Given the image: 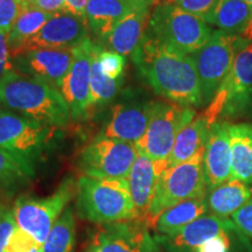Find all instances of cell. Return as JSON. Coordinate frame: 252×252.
I'll return each mask as SVG.
<instances>
[{
	"mask_svg": "<svg viewBox=\"0 0 252 252\" xmlns=\"http://www.w3.org/2000/svg\"><path fill=\"white\" fill-rule=\"evenodd\" d=\"M243 1H245L247 4H249L250 6H252V0H243Z\"/></svg>",
	"mask_w": 252,
	"mask_h": 252,
	"instance_id": "ee69618b",
	"label": "cell"
},
{
	"mask_svg": "<svg viewBox=\"0 0 252 252\" xmlns=\"http://www.w3.org/2000/svg\"><path fill=\"white\" fill-rule=\"evenodd\" d=\"M231 150V176L247 185L252 184V124H229Z\"/></svg>",
	"mask_w": 252,
	"mask_h": 252,
	"instance_id": "cb8c5ba5",
	"label": "cell"
},
{
	"mask_svg": "<svg viewBox=\"0 0 252 252\" xmlns=\"http://www.w3.org/2000/svg\"><path fill=\"white\" fill-rule=\"evenodd\" d=\"M0 105L48 126L62 127L71 118L58 88L15 70L0 78Z\"/></svg>",
	"mask_w": 252,
	"mask_h": 252,
	"instance_id": "7a4b0ae2",
	"label": "cell"
},
{
	"mask_svg": "<svg viewBox=\"0 0 252 252\" xmlns=\"http://www.w3.org/2000/svg\"><path fill=\"white\" fill-rule=\"evenodd\" d=\"M147 225L139 220L100 224L91 235L87 252H156Z\"/></svg>",
	"mask_w": 252,
	"mask_h": 252,
	"instance_id": "7c38bea8",
	"label": "cell"
},
{
	"mask_svg": "<svg viewBox=\"0 0 252 252\" xmlns=\"http://www.w3.org/2000/svg\"><path fill=\"white\" fill-rule=\"evenodd\" d=\"M230 245L229 234H223L207 241L194 252H229Z\"/></svg>",
	"mask_w": 252,
	"mask_h": 252,
	"instance_id": "f35d334b",
	"label": "cell"
},
{
	"mask_svg": "<svg viewBox=\"0 0 252 252\" xmlns=\"http://www.w3.org/2000/svg\"><path fill=\"white\" fill-rule=\"evenodd\" d=\"M252 21V6L243 0H220L206 23L219 31L244 37Z\"/></svg>",
	"mask_w": 252,
	"mask_h": 252,
	"instance_id": "d4e9b609",
	"label": "cell"
},
{
	"mask_svg": "<svg viewBox=\"0 0 252 252\" xmlns=\"http://www.w3.org/2000/svg\"><path fill=\"white\" fill-rule=\"evenodd\" d=\"M74 60V49H35L24 53L13 60L21 74L40 78L60 88L67 76Z\"/></svg>",
	"mask_w": 252,
	"mask_h": 252,
	"instance_id": "2e32d148",
	"label": "cell"
},
{
	"mask_svg": "<svg viewBox=\"0 0 252 252\" xmlns=\"http://www.w3.org/2000/svg\"><path fill=\"white\" fill-rule=\"evenodd\" d=\"M4 208H6V207L4 206V203H2L1 201H0V209H4Z\"/></svg>",
	"mask_w": 252,
	"mask_h": 252,
	"instance_id": "f6af8a7d",
	"label": "cell"
},
{
	"mask_svg": "<svg viewBox=\"0 0 252 252\" xmlns=\"http://www.w3.org/2000/svg\"><path fill=\"white\" fill-rule=\"evenodd\" d=\"M145 7L152 6L145 0H89L87 21L90 31L100 41L127 15Z\"/></svg>",
	"mask_w": 252,
	"mask_h": 252,
	"instance_id": "ffe728a7",
	"label": "cell"
},
{
	"mask_svg": "<svg viewBox=\"0 0 252 252\" xmlns=\"http://www.w3.org/2000/svg\"><path fill=\"white\" fill-rule=\"evenodd\" d=\"M206 214H208L207 195L185 201L167 209L158 219L154 229L159 236H171Z\"/></svg>",
	"mask_w": 252,
	"mask_h": 252,
	"instance_id": "484cf974",
	"label": "cell"
},
{
	"mask_svg": "<svg viewBox=\"0 0 252 252\" xmlns=\"http://www.w3.org/2000/svg\"><path fill=\"white\" fill-rule=\"evenodd\" d=\"M165 169V167L157 165L138 151V156L127 176V182L133 201L135 220H141L145 224L156 193L158 180Z\"/></svg>",
	"mask_w": 252,
	"mask_h": 252,
	"instance_id": "d6986e66",
	"label": "cell"
},
{
	"mask_svg": "<svg viewBox=\"0 0 252 252\" xmlns=\"http://www.w3.org/2000/svg\"><path fill=\"white\" fill-rule=\"evenodd\" d=\"M237 230L230 219L206 214L171 236H158L157 239L168 252H194L207 241Z\"/></svg>",
	"mask_w": 252,
	"mask_h": 252,
	"instance_id": "e0dca14e",
	"label": "cell"
},
{
	"mask_svg": "<svg viewBox=\"0 0 252 252\" xmlns=\"http://www.w3.org/2000/svg\"><path fill=\"white\" fill-rule=\"evenodd\" d=\"M196 117L193 108L175 103L153 102L149 126L135 147L154 163L168 168L167 161L179 132Z\"/></svg>",
	"mask_w": 252,
	"mask_h": 252,
	"instance_id": "8992f818",
	"label": "cell"
},
{
	"mask_svg": "<svg viewBox=\"0 0 252 252\" xmlns=\"http://www.w3.org/2000/svg\"><path fill=\"white\" fill-rule=\"evenodd\" d=\"M21 8H35L50 14L65 12V0H21Z\"/></svg>",
	"mask_w": 252,
	"mask_h": 252,
	"instance_id": "8d00e7d4",
	"label": "cell"
},
{
	"mask_svg": "<svg viewBox=\"0 0 252 252\" xmlns=\"http://www.w3.org/2000/svg\"><path fill=\"white\" fill-rule=\"evenodd\" d=\"M147 31L175 52L191 55L207 43L213 34L203 19L161 0L151 12Z\"/></svg>",
	"mask_w": 252,
	"mask_h": 252,
	"instance_id": "277c9868",
	"label": "cell"
},
{
	"mask_svg": "<svg viewBox=\"0 0 252 252\" xmlns=\"http://www.w3.org/2000/svg\"><path fill=\"white\" fill-rule=\"evenodd\" d=\"M131 58L154 93L186 108L203 106L200 81L190 55L171 49L146 30Z\"/></svg>",
	"mask_w": 252,
	"mask_h": 252,
	"instance_id": "6da1fadb",
	"label": "cell"
},
{
	"mask_svg": "<svg viewBox=\"0 0 252 252\" xmlns=\"http://www.w3.org/2000/svg\"><path fill=\"white\" fill-rule=\"evenodd\" d=\"M75 191L76 184L71 176H68L49 196H19L12 209L18 228L30 234L37 244L43 245L50 229L68 207Z\"/></svg>",
	"mask_w": 252,
	"mask_h": 252,
	"instance_id": "ba28073f",
	"label": "cell"
},
{
	"mask_svg": "<svg viewBox=\"0 0 252 252\" xmlns=\"http://www.w3.org/2000/svg\"><path fill=\"white\" fill-rule=\"evenodd\" d=\"M54 14L35 8H21L13 28L8 34V47L12 61L21 54L25 45L48 23Z\"/></svg>",
	"mask_w": 252,
	"mask_h": 252,
	"instance_id": "4316f807",
	"label": "cell"
},
{
	"mask_svg": "<svg viewBox=\"0 0 252 252\" xmlns=\"http://www.w3.org/2000/svg\"><path fill=\"white\" fill-rule=\"evenodd\" d=\"M138 150L134 144L97 137L81 151L78 168L93 179H127Z\"/></svg>",
	"mask_w": 252,
	"mask_h": 252,
	"instance_id": "30bf717a",
	"label": "cell"
},
{
	"mask_svg": "<svg viewBox=\"0 0 252 252\" xmlns=\"http://www.w3.org/2000/svg\"><path fill=\"white\" fill-rule=\"evenodd\" d=\"M252 105V40H247L236 53L234 64L203 116L210 125L220 117L242 115Z\"/></svg>",
	"mask_w": 252,
	"mask_h": 252,
	"instance_id": "52a82bcc",
	"label": "cell"
},
{
	"mask_svg": "<svg viewBox=\"0 0 252 252\" xmlns=\"http://www.w3.org/2000/svg\"><path fill=\"white\" fill-rule=\"evenodd\" d=\"M244 39H247V40H252V21H251L250 27H249V30L247 31V33H245Z\"/></svg>",
	"mask_w": 252,
	"mask_h": 252,
	"instance_id": "60d3db41",
	"label": "cell"
},
{
	"mask_svg": "<svg viewBox=\"0 0 252 252\" xmlns=\"http://www.w3.org/2000/svg\"><path fill=\"white\" fill-rule=\"evenodd\" d=\"M244 41V37L216 30L206 45L190 55L200 81L203 105L212 103L231 70L236 53Z\"/></svg>",
	"mask_w": 252,
	"mask_h": 252,
	"instance_id": "9c48e42d",
	"label": "cell"
},
{
	"mask_svg": "<svg viewBox=\"0 0 252 252\" xmlns=\"http://www.w3.org/2000/svg\"><path fill=\"white\" fill-rule=\"evenodd\" d=\"M151 8L145 7L127 15L98 43L121 55H132L140 45L149 27Z\"/></svg>",
	"mask_w": 252,
	"mask_h": 252,
	"instance_id": "44dd1931",
	"label": "cell"
},
{
	"mask_svg": "<svg viewBox=\"0 0 252 252\" xmlns=\"http://www.w3.org/2000/svg\"><path fill=\"white\" fill-rule=\"evenodd\" d=\"M145 1H146L150 6H152V7H154V6H156L157 4H159V2L161 1V0H145Z\"/></svg>",
	"mask_w": 252,
	"mask_h": 252,
	"instance_id": "b9f144b4",
	"label": "cell"
},
{
	"mask_svg": "<svg viewBox=\"0 0 252 252\" xmlns=\"http://www.w3.org/2000/svg\"><path fill=\"white\" fill-rule=\"evenodd\" d=\"M212 126L203 115L195 117L179 132L167 165L173 167L188 161L204 151Z\"/></svg>",
	"mask_w": 252,
	"mask_h": 252,
	"instance_id": "603a6c76",
	"label": "cell"
},
{
	"mask_svg": "<svg viewBox=\"0 0 252 252\" xmlns=\"http://www.w3.org/2000/svg\"><path fill=\"white\" fill-rule=\"evenodd\" d=\"M30 252H43V251H42V245L37 244L36 247H34Z\"/></svg>",
	"mask_w": 252,
	"mask_h": 252,
	"instance_id": "7bdbcfd3",
	"label": "cell"
},
{
	"mask_svg": "<svg viewBox=\"0 0 252 252\" xmlns=\"http://www.w3.org/2000/svg\"><path fill=\"white\" fill-rule=\"evenodd\" d=\"M21 12V0H0V31L9 34Z\"/></svg>",
	"mask_w": 252,
	"mask_h": 252,
	"instance_id": "d6a6232c",
	"label": "cell"
},
{
	"mask_svg": "<svg viewBox=\"0 0 252 252\" xmlns=\"http://www.w3.org/2000/svg\"><path fill=\"white\" fill-rule=\"evenodd\" d=\"M167 1L172 2L188 13L196 15L207 21V19L212 15L214 9L216 8L220 0H167Z\"/></svg>",
	"mask_w": 252,
	"mask_h": 252,
	"instance_id": "1f68e13d",
	"label": "cell"
},
{
	"mask_svg": "<svg viewBox=\"0 0 252 252\" xmlns=\"http://www.w3.org/2000/svg\"><path fill=\"white\" fill-rule=\"evenodd\" d=\"M207 189L217 187L231 178V150L228 123L217 122L212 126L203 154Z\"/></svg>",
	"mask_w": 252,
	"mask_h": 252,
	"instance_id": "ac0fdd59",
	"label": "cell"
},
{
	"mask_svg": "<svg viewBox=\"0 0 252 252\" xmlns=\"http://www.w3.org/2000/svg\"><path fill=\"white\" fill-rule=\"evenodd\" d=\"M153 102L127 100L112 109L109 121L103 126L99 137L137 144L149 126Z\"/></svg>",
	"mask_w": 252,
	"mask_h": 252,
	"instance_id": "9a60e30c",
	"label": "cell"
},
{
	"mask_svg": "<svg viewBox=\"0 0 252 252\" xmlns=\"http://www.w3.org/2000/svg\"><path fill=\"white\" fill-rule=\"evenodd\" d=\"M13 70V61L8 47V34L0 31V78Z\"/></svg>",
	"mask_w": 252,
	"mask_h": 252,
	"instance_id": "74e56055",
	"label": "cell"
},
{
	"mask_svg": "<svg viewBox=\"0 0 252 252\" xmlns=\"http://www.w3.org/2000/svg\"><path fill=\"white\" fill-rule=\"evenodd\" d=\"M89 0H65V12L87 19V5Z\"/></svg>",
	"mask_w": 252,
	"mask_h": 252,
	"instance_id": "ab89813d",
	"label": "cell"
},
{
	"mask_svg": "<svg viewBox=\"0 0 252 252\" xmlns=\"http://www.w3.org/2000/svg\"><path fill=\"white\" fill-rule=\"evenodd\" d=\"M252 198V188L235 178L207 191L208 213L229 219Z\"/></svg>",
	"mask_w": 252,
	"mask_h": 252,
	"instance_id": "7402d4cb",
	"label": "cell"
},
{
	"mask_svg": "<svg viewBox=\"0 0 252 252\" xmlns=\"http://www.w3.org/2000/svg\"><path fill=\"white\" fill-rule=\"evenodd\" d=\"M201 151L194 158L180 165L168 167L158 180L156 193L146 216L147 226L156 225L158 219L167 209L193 198L207 195L206 176Z\"/></svg>",
	"mask_w": 252,
	"mask_h": 252,
	"instance_id": "5b68a950",
	"label": "cell"
},
{
	"mask_svg": "<svg viewBox=\"0 0 252 252\" xmlns=\"http://www.w3.org/2000/svg\"><path fill=\"white\" fill-rule=\"evenodd\" d=\"M231 220L238 231L252 239V198L231 216Z\"/></svg>",
	"mask_w": 252,
	"mask_h": 252,
	"instance_id": "e575fe53",
	"label": "cell"
},
{
	"mask_svg": "<svg viewBox=\"0 0 252 252\" xmlns=\"http://www.w3.org/2000/svg\"><path fill=\"white\" fill-rule=\"evenodd\" d=\"M75 243H76V220H75L74 210L68 206L50 229L42 245V251L74 252Z\"/></svg>",
	"mask_w": 252,
	"mask_h": 252,
	"instance_id": "f546056e",
	"label": "cell"
},
{
	"mask_svg": "<svg viewBox=\"0 0 252 252\" xmlns=\"http://www.w3.org/2000/svg\"><path fill=\"white\" fill-rule=\"evenodd\" d=\"M34 165L0 149V194L12 195L33 179Z\"/></svg>",
	"mask_w": 252,
	"mask_h": 252,
	"instance_id": "83f0119b",
	"label": "cell"
},
{
	"mask_svg": "<svg viewBox=\"0 0 252 252\" xmlns=\"http://www.w3.org/2000/svg\"><path fill=\"white\" fill-rule=\"evenodd\" d=\"M76 193L77 214L81 219L99 225L135 220L127 179L81 176Z\"/></svg>",
	"mask_w": 252,
	"mask_h": 252,
	"instance_id": "3957f363",
	"label": "cell"
},
{
	"mask_svg": "<svg viewBox=\"0 0 252 252\" xmlns=\"http://www.w3.org/2000/svg\"><path fill=\"white\" fill-rule=\"evenodd\" d=\"M48 132L42 123L0 108V149L34 165L42 152Z\"/></svg>",
	"mask_w": 252,
	"mask_h": 252,
	"instance_id": "8fae6325",
	"label": "cell"
},
{
	"mask_svg": "<svg viewBox=\"0 0 252 252\" xmlns=\"http://www.w3.org/2000/svg\"><path fill=\"white\" fill-rule=\"evenodd\" d=\"M94 41L88 39L74 48V60L67 76L60 88L67 103L70 117L80 121L87 117L91 108L90 67L93 59Z\"/></svg>",
	"mask_w": 252,
	"mask_h": 252,
	"instance_id": "4fadbf2b",
	"label": "cell"
},
{
	"mask_svg": "<svg viewBox=\"0 0 252 252\" xmlns=\"http://www.w3.org/2000/svg\"><path fill=\"white\" fill-rule=\"evenodd\" d=\"M17 228L13 212L8 208L0 209V252H5L9 239Z\"/></svg>",
	"mask_w": 252,
	"mask_h": 252,
	"instance_id": "836d02e7",
	"label": "cell"
},
{
	"mask_svg": "<svg viewBox=\"0 0 252 252\" xmlns=\"http://www.w3.org/2000/svg\"><path fill=\"white\" fill-rule=\"evenodd\" d=\"M89 33L87 19L67 12L56 13L25 45L20 55L35 49H74L90 39Z\"/></svg>",
	"mask_w": 252,
	"mask_h": 252,
	"instance_id": "5bb4252c",
	"label": "cell"
},
{
	"mask_svg": "<svg viewBox=\"0 0 252 252\" xmlns=\"http://www.w3.org/2000/svg\"><path fill=\"white\" fill-rule=\"evenodd\" d=\"M98 59L100 68H102L105 76L111 78V80H122L126 63L124 56L112 52V50L104 49L102 47L98 54Z\"/></svg>",
	"mask_w": 252,
	"mask_h": 252,
	"instance_id": "4dcf8cb0",
	"label": "cell"
},
{
	"mask_svg": "<svg viewBox=\"0 0 252 252\" xmlns=\"http://www.w3.org/2000/svg\"><path fill=\"white\" fill-rule=\"evenodd\" d=\"M100 49H102V46L98 42H94L93 59H91L90 67L91 108L104 106L109 104L118 94L123 83V78L122 80H111L104 75L98 59Z\"/></svg>",
	"mask_w": 252,
	"mask_h": 252,
	"instance_id": "f1b7e54d",
	"label": "cell"
},
{
	"mask_svg": "<svg viewBox=\"0 0 252 252\" xmlns=\"http://www.w3.org/2000/svg\"><path fill=\"white\" fill-rule=\"evenodd\" d=\"M36 245V241L30 234L17 228L9 239L5 252H30Z\"/></svg>",
	"mask_w": 252,
	"mask_h": 252,
	"instance_id": "d590c367",
	"label": "cell"
}]
</instances>
